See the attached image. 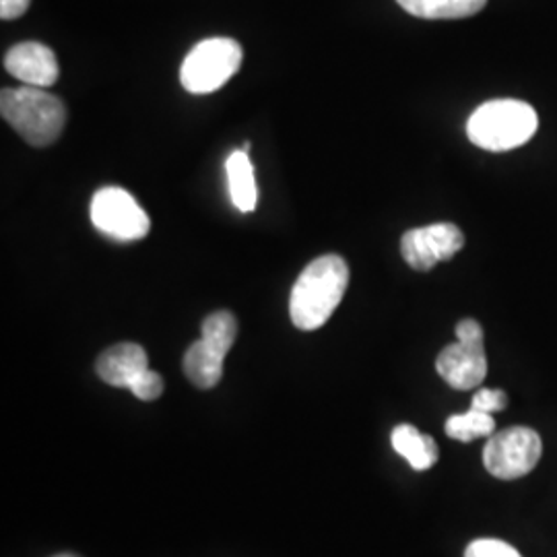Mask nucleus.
<instances>
[{"label":"nucleus","mask_w":557,"mask_h":557,"mask_svg":"<svg viewBox=\"0 0 557 557\" xmlns=\"http://www.w3.org/2000/svg\"><path fill=\"white\" fill-rule=\"evenodd\" d=\"M225 172L234 207L242 213H252L259 202V188L255 178V165L248 153L244 149L234 151L225 161Z\"/></svg>","instance_id":"11"},{"label":"nucleus","mask_w":557,"mask_h":557,"mask_svg":"<svg viewBox=\"0 0 557 557\" xmlns=\"http://www.w3.org/2000/svg\"><path fill=\"white\" fill-rule=\"evenodd\" d=\"M4 69L29 87H52L60 77L57 54L40 41H21L4 57Z\"/></svg>","instance_id":"9"},{"label":"nucleus","mask_w":557,"mask_h":557,"mask_svg":"<svg viewBox=\"0 0 557 557\" xmlns=\"http://www.w3.org/2000/svg\"><path fill=\"white\" fill-rule=\"evenodd\" d=\"M223 359L225 356L221 351L199 338L188 347L184 356V374L197 388L209 391L220 384L223 376Z\"/></svg>","instance_id":"12"},{"label":"nucleus","mask_w":557,"mask_h":557,"mask_svg":"<svg viewBox=\"0 0 557 557\" xmlns=\"http://www.w3.org/2000/svg\"><path fill=\"white\" fill-rule=\"evenodd\" d=\"M54 557H77V556H73V554H60V556H54Z\"/></svg>","instance_id":"21"},{"label":"nucleus","mask_w":557,"mask_h":557,"mask_svg":"<svg viewBox=\"0 0 557 557\" xmlns=\"http://www.w3.org/2000/svg\"><path fill=\"white\" fill-rule=\"evenodd\" d=\"M89 215L101 234L120 242L143 239L151 230V221L139 202L119 186L100 188L91 199Z\"/></svg>","instance_id":"6"},{"label":"nucleus","mask_w":557,"mask_h":557,"mask_svg":"<svg viewBox=\"0 0 557 557\" xmlns=\"http://www.w3.org/2000/svg\"><path fill=\"white\" fill-rule=\"evenodd\" d=\"M398 4L421 20H462L479 13L487 0H397Z\"/></svg>","instance_id":"14"},{"label":"nucleus","mask_w":557,"mask_h":557,"mask_svg":"<svg viewBox=\"0 0 557 557\" xmlns=\"http://www.w3.org/2000/svg\"><path fill=\"white\" fill-rule=\"evenodd\" d=\"M465 557H522L518 554L517 549L512 545H508L506 541H499V539H478L473 541Z\"/></svg>","instance_id":"17"},{"label":"nucleus","mask_w":557,"mask_h":557,"mask_svg":"<svg viewBox=\"0 0 557 557\" xmlns=\"http://www.w3.org/2000/svg\"><path fill=\"white\" fill-rule=\"evenodd\" d=\"M242 59L244 50L232 38L199 41L182 62L180 83L195 96L213 94L238 73Z\"/></svg>","instance_id":"4"},{"label":"nucleus","mask_w":557,"mask_h":557,"mask_svg":"<svg viewBox=\"0 0 557 557\" xmlns=\"http://www.w3.org/2000/svg\"><path fill=\"white\" fill-rule=\"evenodd\" d=\"M465 246V236L455 223H432L409 230L400 238L405 262L416 271H430L442 260H450Z\"/></svg>","instance_id":"7"},{"label":"nucleus","mask_w":557,"mask_h":557,"mask_svg":"<svg viewBox=\"0 0 557 557\" xmlns=\"http://www.w3.org/2000/svg\"><path fill=\"white\" fill-rule=\"evenodd\" d=\"M236 337H238V320L227 310L213 312L202 322L200 338L207 341L211 347H215L223 356H227V351L234 347Z\"/></svg>","instance_id":"16"},{"label":"nucleus","mask_w":557,"mask_h":557,"mask_svg":"<svg viewBox=\"0 0 557 557\" xmlns=\"http://www.w3.org/2000/svg\"><path fill=\"white\" fill-rule=\"evenodd\" d=\"M349 285V267L338 255H324L312 260L299 275L289 314L299 331H317L333 317Z\"/></svg>","instance_id":"1"},{"label":"nucleus","mask_w":557,"mask_h":557,"mask_svg":"<svg viewBox=\"0 0 557 557\" xmlns=\"http://www.w3.org/2000/svg\"><path fill=\"white\" fill-rule=\"evenodd\" d=\"M32 0H0V17L4 21L20 20L29 9Z\"/></svg>","instance_id":"20"},{"label":"nucleus","mask_w":557,"mask_h":557,"mask_svg":"<svg viewBox=\"0 0 557 557\" xmlns=\"http://www.w3.org/2000/svg\"><path fill=\"white\" fill-rule=\"evenodd\" d=\"M506 405H508V397L504 391H498V388H481L471 400V409H478V411L490 413V416L504 411Z\"/></svg>","instance_id":"19"},{"label":"nucleus","mask_w":557,"mask_h":557,"mask_svg":"<svg viewBox=\"0 0 557 557\" xmlns=\"http://www.w3.org/2000/svg\"><path fill=\"white\" fill-rule=\"evenodd\" d=\"M393 448L398 455L407 458V462L416 471H428L438 462V444L428 434H421L416 425L403 423L393 432Z\"/></svg>","instance_id":"13"},{"label":"nucleus","mask_w":557,"mask_h":557,"mask_svg":"<svg viewBox=\"0 0 557 557\" xmlns=\"http://www.w3.org/2000/svg\"><path fill=\"white\" fill-rule=\"evenodd\" d=\"M446 436L458 442H473L478 438H490L496 432V421L490 413L478 409H469L462 416H453L446 421Z\"/></svg>","instance_id":"15"},{"label":"nucleus","mask_w":557,"mask_h":557,"mask_svg":"<svg viewBox=\"0 0 557 557\" xmlns=\"http://www.w3.org/2000/svg\"><path fill=\"white\" fill-rule=\"evenodd\" d=\"M436 370L444 382L457 391H471L487 376V358L483 338L460 341L448 345L438 359Z\"/></svg>","instance_id":"8"},{"label":"nucleus","mask_w":557,"mask_h":557,"mask_svg":"<svg viewBox=\"0 0 557 557\" xmlns=\"http://www.w3.org/2000/svg\"><path fill=\"white\" fill-rule=\"evenodd\" d=\"M98 376L116 388H131L145 370H149L147 351L137 343H119L106 349L96 363Z\"/></svg>","instance_id":"10"},{"label":"nucleus","mask_w":557,"mask_h":557,"mask_svg":"<svg viewBox=\"0 0 557 557\" xmlns=\"http://www.w3.org/2000/svg\"><path fill=\"white\" fill-rule=\"evenodd\" d=\"M543 455V442L537 432L515 425L490 436L483 450V465L494 478L520 479L537 467Z\"/></svg>","instance_id":"5"},{"label":"nucleus","mask_w":557,"mask_h":557,"mask_svg":"<svg viewBox=\"0 0 557 557\" xmlns=\"http://www.w3.org/2000/svg\"><path fill=\"white\" fill-rule=\"evenodd\" d=\"M128 391L140 400H156L163 393V379L153 370H145Z\"/></svg>","instance_id":"18"},{"label":"nucleus","mask_w":557,"mask_h":557,"mask_svg":"<svg viewBox=\"0 0 557 557\" xmlns=\"http://www.w3.org/2000/svg\"><path fill=\"white\" fill-rule=\"evenodd\" d=\"M535 110L518 100H494L479 106L467 122V135L485 151H510L537 133Z\"/></svg>","instance_id":"3"},{"label":"nucleus","mask_w":557,"mask_h":557,"mask_svg":"<svg viewBox=\"0 0 557 557\" xmlns=\"http://www.w3.org/2000/svg\"><path fill=\"white\" fill-rule=\"evenodd\" d=\"M0 114L20 133L21 139L34 147L52 145L66 122V108L62 100L29 85L4 89L0 94Z\"/></svg>","instance_id":"2"}]
</instances>
